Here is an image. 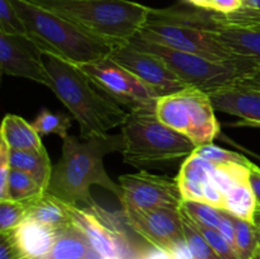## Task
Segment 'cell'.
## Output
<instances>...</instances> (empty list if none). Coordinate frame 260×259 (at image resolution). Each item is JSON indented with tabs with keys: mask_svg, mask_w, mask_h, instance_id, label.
Returning <instances> with one entry per match:
<instances>
[{
	"mask_svg": "<svg viewBox=\"0 0 260 259\" xmlns=\"http://www.w3.org/2000/svg\"><path fill=\"white\" fill-rule=\"evenodd\" d=\"M212 10L197 7L194 9L179 7L150 9L146 23L137 36L174 50L194 53L231 66L243 75L255 70L259 65L236 57L216 40L212 32Z\"/></svg>",
	"mask_w": 260,
	"mask_h": 259,
	"instance_id": "7a4b0ae2",
	"label": "cell"
},
{
	"mask_svg": "<svg viewBox=\"0 0 260 259\" xmlns=\"http://www.w3.org/2000/svg\"><path fill=\"white\" fill-rule=\"evenodd\" d=\"M235 83L244 86H249V88L259 89L260 90V66H258V68H256L255 70L251 71V73L240 76Z\"/></svg>",
	"mask_w": 260,
	"mask_h": 259,
	"instance_id": "74e56055",
	"label": "cell"
},
{
	"mask_svg": "<svg viewBox=\"0 0 260 259\" xmlns=\"http://www.w3.org/2000/svg\"><path fill=\"white\" fill-rule=\"evenodd\" d=\"M234 223L235 251L240 259H251L260 246V222H249L234 216Z\"/></svg>",
	"mask_w": 260,
	"mask_h": 259,
	"instance_id": "d4e9b609",
	"label": "cell"
},
{
	"mask_svg": "<svg viewBox=\"0 0 260 259\" xmlns=\"http://www.w3.org/2000/svg\"><path fill=\"white\" fill-rule=\"evenodd\" d=\"M215 164L193 152L183 161L179 174L175 178L182 193L183 201L205 202V192L212 182V170Z\"/></svg>",
	"mask_w": 260,
	"mask_h": 259,
	"instance_id": "ac0fdd59",
	"label": "cell"
},
{
	"mask_svg": "<svg viewBox=\"0 0 260 259\" xmlns=\"http://www.w3.org/2000/svg\"><path fill=\"white\" fill-rule=\"evenodd\" d=\"M70 22L114 47L129 42L146 23L151 8L129 0H24Z\"/></svg>",
	"mask_w": 260,
	"mask_h": 259,
	"instance_id": "277c9868",
	"label": "cell"
},
{
	"mask_svg": "<svg viewBox=\"0 0 260 259\" xmlns=\"http://www.w3.org/2000/svg\"><path fill=\"white\" fill-rule=\"evenodd\" d=\"M27 201L0 200V233L14 230L27 220Z\"/></svg>",
	"mask_w": 260,
	"mask_h": 259,
	"instance_id": "83f0119b",
	"label": "cell"
},
{
	"mask_svg": "<svg viewBox=\"0 0 260 259\" xmlns=\"http://www.w3.org/2000/svg\"><path fill=\"white\" fill-rule=\"evenodd\" d=\"M212 4V12L229 14V13L236 12L243 7L241 0H211Z\"/></svg>",
	"mask_w": 260,
	"mask_h": 259,
	"instance_id": "d590c367",
	"label": "cell"
},
{
	"mask_svg": "<svg viewBox=\"0 0 260 259\" xmlns=\"http://www.w3.org/2000/svg\"><path fill=\"white\" fill-rule=\"evenodd\" d=\"M193 222H194V221H193ZM194 223L198 228V230L201 231V234L205 236L206 240L208 241V244L212 246L213 250L216 251V254H217L221 259H240L239 258L238 253L235 251V249L229 244V241L223 238L222 234H221L217 229L200 225V223L197 222Z\"/></svg>",
	"mask_w": 260,
	"mask_h": 259,
	"instance_id": "1f68e13d",
	"label": "cell"
},
{
	"mask_svg": "<svg viewBox=\"0 0 260 259\" xmlns=\"http://www.w3.org/2000/svg\"><path fill=\"white\" fill-rule=\"evenodd\" d=\"M193 152L197 154L198 156L203 157L205 160H207V161L217 165L240 164L245 165V167H251V164H253L250 160H248L243 155L238 154L235 151H230V150H225L220 146H216L213 142L212 144L198 146Z\"/></svg>",
	"mask_w": 260,
	"mask_h": 259,
	"instance_id": "f546056e",
	"label": "cell"
},
{
	"mask_svg": "<svg viewBox=\"0 0 260 259\" xmlns=\"http://www.w3.org/2000/svg\"><path fill=\"white\" fill-rule=\"evenodd\" d=\"M2 141L10 149L28 150V151H45L42 136L37 132L35 126L28 123L24 118L15 114H7L3 119Z\"/></svg>",
	"mask_w": 260,
	"mask_h": 259,
	"instance_id": "44dd1931",
	"label": "cell"
},
{
	"mask_svg": "<svg viewBox=\"0 0 260 259\" xmlns=\"http://www.w3.org/2000/svg\"><path fill=\"white\" fill-rule=\"evenodd\" d=\"M250 183L253 185L254 193L256 197V215L255 222H260V168L255 164H251L250 167Z\"/></svg>",
	"mask_w": 260,
	"mask_h": 259,
	"instance_id": "8d00e7d4",
	"label": "cell"
},
{
	"mask_svg": "<svg viewBox=\"0 0 260 259\" xmlns=\"http://www.w3.org/2000/svg\"><path fill=\"white\" fill-rule=\"evenodd\" d=\"M0 259H22L10 231L0 233Z\"/></svg>",
	"mask_w": 260,
	"mask_h": 259,
	"instance_id": "836d02e7",
	"label": "cell"
},
{
	"mask_svg": "<svg viewBox=\"0 0 260 259\" xmlns=\"http://www.w3.org/2000/svg\"><path fill=\"white\" fill-rule=\"evenodd\" d=\"M222 210L241 220L255 222L256 197L250 183V175L236 182L226 193Z\"/></svg>",
	"mask_w": 260,
	"mask_h": 259,
	"instance_id": "7402d4cb",
	"label": "cell"
},
{
	"mask_svg": "<svg viewBox=\"0 0 260 259\" xmlns=\"http://www.w3.org/2000/svg\"><path fill=\"white\" fill-rule=\"evenodd\" d=\"M78 66L102 93L129 111L155 106L159 98L152 89L109 56Z\"/></svg>",
	"mask_w": 260,
	"mask_h": 259,
	"instance_id": "9c48e42d",
	"label": "cell"
},
{
	"mask_svg": "<svg viewBox=\"0 0 260 259\" xmlns=\"http://www.w3.org/2000/svg\"><path fill=\"white\" fill-rule=\"evenodd\" d=\"M243 5L244 7L253 8V9H260V0H246Z\"/></svg>",
	"mask_w": 260,
	"mask_h": 259,
	"instance_id": "b9f144b4",
	"label": "cell"
},
{
	"mask_svg": "<svg viewBox=\"0 0 260 259\" xmlns=\"http://www.w3.org/2000/svg\"><path fill=\"white\" fill-rule=\"evenodd\" d=\"M9 146L0 142V200H8V179H9Z\"/></svg>",
	"mask_w": 260,
	"mask_h": 259,
	"instance_id": "d6a6232c",
	"label": "cell"
},
{
	"mask_svg": "<svg viewBox=\"0 0 260 259\" xmlns=\"http://www.w3.org/2000/svg\"><path fill=\"white\" fill-rule=\"evenodd\" d=\"M129 42L140 50L159 56L188 88L201 89L207 94L231 85L243 76V73L231 66L151 42L137 35Z\"/></svg>",
	"mask_w": 260,
	"mask_h": 259,
	"instance_id": "ba28073f",
	"label": "cell"
},
{
	"mask_svg": "<svg viewBox=\"0 0 260 259\" xmlns=\"http://www.w3.org/2000/svg\"><path fill=\"white\" fill-rule=\"evenodd\" d=\"M251 259H260V246L256 249L255 253H254V255L251 256Z\"/></svg>",
	"mask_w": 260,
	"mask_h": 259,
	"instance_id": "7bdbcfd3",
	"label": "cell"
},
{
	"mask_svg": "<svg viewBox=\"0 0 260 259\" xmlns=\"http://www.w3.org/2000/svg\"><path fill=\"white\" fill-rule=\"evenodd\" d=\"M109 57L137 76L159 98L188 88L159 56L140 50L131 42L114 46Z\"/></svg>",
	"mask_w": 260,
	"mask_h": 259,
	"instance_id": "7c38bea8",
	"label": "cell"
},
{
	"mask_svg": "<svg viewBox=\"0 0 260 259\" xmlns=\"http://www.w3.org/2000/svg\"><path fill=\"white\" fill-rule=\"evenodd\" d=\"M45 193H47V190L36 179V177L23 170L10 168L8 179V200L27 201Z\"/></svg>",
	"mask_w": 260,
	"mask_h": 259,
	"instance_id": "cb8c5ba5",
	"label": "cell"
},
{
	"mask_svg": "<svg viewBox=\"0 0 260 259\" xmlns=\"http://www.w3.org/2000/svg\"><path fill=\"white\" fill-rule=\"evenodd\" d=\"M180 206L184 208L185 212L192 217L194 222L217 229V230L220 228L221 217H222L221 208L213 207L205 202H197V201H183Z\"/></svg>",
	"mask_w": 260,
	"mask_h": 259,
	"instance_id": "f1b7e54d",
	"label": "cell"
},
{
	"mask_svg": "<svg viewBox=\"0 0 260 259\" xmlns=\"http://www.w3.org/2000/svg\"><path fill=\"white\" fill-rule=\"evenodd\" d=\"M43 259H103V256L93 248L83 229L74 221L57 230L53 246Z\"/></svg>",
	"mask_w": 260,
	"mask_h": 259,
	"instance_id": "d6986e66",
	"label": "cell"
},
{
	"mask_svg": "<svg viewBox=\"0 0 260 259\" xmlns=\"http://www.w3.org/2000/svg\"><path fill=\"white\" fill-rule=\"evenodd\" d=\"M46 57L51 90L76 119L81 139L104 135L123 124L128 112L102 93L78 65L55 56Z\"/></svg>",
	"mask_w": 260,
	"mask_h": 259,
	"instance_id": "3957f363",
	"label": "cell"
},
{
	"mask_svg": "<svg viewBox=\"0 0 260 259\" xmlns=\"http://www.w3.org/2000/svg\"><path fill=\"white\" fill-rule=\"evenodd\" d=\"M210 95L197 88H185L157 98L155 112L160 121L187 136L196 146L212 144L220 123Z\"/></svg>",
	"mask_w": 260,
	"mask_h": 259,
	"instance_id": "52a82bcc",
	"label": "cell"
},
{
	"mask_svg": "<svg viewBox=\"0 0 260 259\" xmlns=\"http://www.w3.org/2000/svg\"><path fill=\"white\" fill-rule=\"evenodd\" d=\"M118 180L123 213L144 212L161 206H180L183 202L177 179L140 170L135 174L121 175Z\"/></svg>",
	"mask_w": 260,
	"mask_h": 259,
	"instance_id": "30bf717a",
	"label": "cell"
},
{
	"mask_svg": "<svg viewBox=\"0 0 260 259\" xmlns=\"http://www.w3.org/2000/svg\"><path fill=\"white\" fill-rule=\"evenodd\" d=\"M180 213H182L183 231L188 246L192 251L193 259H221L182 206H180Z\"/></svg>",
	"mask_w": 260,
	"mask_h": 259,
	"instance_id": "484cf974",
	"label": "cell"
},
{
	"mask_svg": "<svg viewBox=\"0 0 260 259\" xmlns=\"http://www.w3.org/2000/svg\"><path fill=\"white\" fill-rule=\"evenodd\" d=\"M62 155L52 167L47 193L76 207H93L91 185H99L113 193L121 202L122 189L106 172L104 156L111 152H123L122 134L96 135L79 140L75 136L62 139Z\"/></svg>",
	"mask_w": 260,
	"mask_h": 259,
	"instance_id": "6da1fadb",
	"label": "cell"
},
{
	"mask_svg": "<svg viewBox=\"0 0 260 259\" xmlns=\"http://www.w3.org/2000/svg\"><path fill=\"white\" fill-rule=\"evenodd\" d=\"M233 126L236 127H255V128H260V122H249V121H244V119H240L236 123H234Z\"/></svg>",
	"mask_w": 260,
	"mask_h": 259,
	"instance_id": "60d3db41",
	"label": "cell"
},
{
	"mask_svg": "<svg viewBox=\"0 0 260 259\" xmlns=\"http://www.w3.org/2000/svg\"><path fill=\"white\" fill-rule=\"evenodd\" d=\"M9 165L13 169L27 172L36 177L46 190L52 173V165L47 151H28V150H14L9 147Z\"/></svg>",
	"mask_w": 260,
	"mask_h": 259,
	"instance_id": "603a6c76",
	"label": "cell"
},
{
	"mask_svg": "<svg viewBox=\"0 0 260 259\" xmlns=\"http://www.w3.org/2000/svg\"><path fill=\"white\" fill-rule=\"evenodd\" d=\"M222 217H221V223L218 231L222 234L223 238L229 241L231 246L235 249V223H234V216L228 211L222 210Z\"/></svg>",
	"mask_w": 260,
	"mask_h": 259,
	"instance_id": "e575fe53",
	"label": "cell"
},
{
	"mask_svg": "<svg viewBox=\"0 0 260 259\" xmlns=\"http://www.w3.org/2000/svg\"><path fill=\"white\" fill-rule=\"evenodd\" d=\"M22 259H43L53 246L57 230L33 220H25L10 231Z\"/></svg>",
	"mask_w": 260,
	"mask_h": 259,
	"instance_id": "e0dca14e",
	"label": "cell"
},
{
	"mask_svg": "<svg viewBox=\"0 0 260 259\" xmlns=\"http://www.w3.org/2000/svg\"><path fill=\"white\" fill-rule=\"evenodd\" d=\"M71 212L75 223L83 229L93 248L103 258L140 259L141 253L135 250L123 229L98 205L93 207L71 206Z\"/></svg>",
	"mask_w": 260,
	"mask_h": 259,
	"instance_id": "8fae6325",
	"label": "cell"
},
{
	"mask_svg": "<svg viewBox=\"0 0 260 259\" xmlns=\"http://www.w3.org/2000/svg\"><path fill=\"white\" fill-rule=\"evenodd\" d=\"M140 259H173V256L168 251L152 246V248L147 249L146 251L141 253Z\"/></svg>",
	"mask_w": 260,
	"mask_h": 259,
	"instance_id": "f35d334b",
	"label": "cell"
},
{
	"mask_svg": "<svg viewBox=\"0 0 260 259\" xmlns=\"http://www.w3.org/2000/svg\"><path fill=\"white\" fill-rule=\"evenodd\" d=\"M126 223L155 248L169 251L185 239L180 206L170 205L144 212L123 213Z\"/></svg>",
	"mask_w": 260,
	"mask_h": 259,
	"instance_id": "4fadbf2b",
	"label": "cell"
},
{
	"mask_svg": "<svg viewBox=\"0 0 260 259\" xmlns=\"http://www.w3.org/2000/svg\"><path fill=\"white\" fill-rule=\"evenodd\" d=\"M208 95L216 111L238 116L244 121L260 122L259 89L234 83Z\"/></svg>",
	"mask_w": 260,
	"mask_h": 259,
	"instance_id": "2e32d148",
	"label": "cell"
},
{
	"mask_svg": "<svg viewBox=\"0 0 260 259\" xmlns=\"http://www.w3.org/2000/svg\"><path fill=\"white\" fill-rule=\"evenodd\" d=\"M241 2H243V4H244V3H245V2H246V0H241Z\"/></svg>",
	"mask_w": 260,
	"mask_h": 259,
	"instance_id": "f6af8a7d",
	"label": "cell"
},
{
	"mask_svg": "<svg viewBox=\"0 0 260 259\" xmlns=\"http://www.w3.org/2000/svg\"><path fill=\"white\" fill-rule=\"evenodd\" d=\"M41 55L43 53L24 36H10L0 32L2 73L29 79L51 89L52 81Z\"/></svg>",
	"mask_w": 260,
	"mask_h": 259,
	"instance_id": "5bb4252c",
	"label": "cell"
},
{
	"mask_svg": "<svg viewBox=\"0 0 260 259\" xmlns=\"http://www.w3.org/2000/svg\"><path fill=\"white\" fill-rule=\"evenodd\" d=\"M0 32L10 36H27V29L9 0H0Z\"/></svg>",
	"mask_w": 260,
	"mask_h": 259,
	"instance_id": "4dcf8cb0",
	"label": "cell"
},
{
	"mask_svg": "<svg viewBox=\"0 0 260 259\" xmlns=\"http://www.w3.org/2000/svg\"><path fill=\"white\" fill-rule=\"evenodd\" d=\"M212 32L233 55L260 66V25L226 18L213 12Z\"/></svg>",
	"mask_w": 260,
	"mask_h": 259,
	"instance_id": "9a60e30c",
	"label": "cell"
},
{
	"mask_svg": "<svg viewBox=\"0 0 260 259\" xmlns=\"http://www.w3.org/2000/svg\"><path fill=\"white\" fill-rule=\"evenodd\" d=\"M32 124L41 136L55 134L61 139H65L69 136L68 131L71 126V118L63 113H53L43 109Z\"/></svg>",
	"mask_w": 260,
	"mask_h": 259,
	"instance_id": "4316f807",
	"label": "cell"
},
{
	"mask_svg": "<svg viewBox=\"0 0 260 259\" xmlns=\"http://www.w3.org/2000/svg\"><path fill=\"white\" fill-rule=\"evenodd\" d=\"M28 220L37 221L53 230H61L74 222L71 205L50 193L27 200Z\"/></svg>",
	"mask_w": 260,
	"mask_h": 259,
	"instance_id": "ffe728a7",
	"label": "cell"
},
{
	"mask_svg": "<svg viewBox=\"0 0 260 259\" xmlns=\"http://www.w3.org/2000/svg\"><path fill=\"white\" fill-rule=\"evenodd\" d=\"M190 4L194 5L197 8H202L206 10H212V4H211V0H187Z\"/></svg>",
	"mask_w": 260,
	"mask_h": 259,
	"instance_id": "ab89813d",
	"label": "cell"
},
{
	"mask_svg": "<svg viewBox=\"0 0 260 259\" xmlns=\"http://www.w3.org/2000/svg\"><path fill=\"white\" fill-rule=\"evenodd\" d=\"M123 161L136 168L170 165L187 159L197 146L180 132L162 123L155 106L129 111L122 124Z\"/></svg>",
	"mask_w": 260,
	"mask_h": 259,
	"instance_id": "8992f818",
	"label": "cell"
},
{
	"mask_svg": "<svg viewBox=\"0 0 260 259\" xmlns=\"http://www.w3.org/2000/svg\"><path fill=\"white\" fill-rule=\"evenodd\" d=\"M22 18L25 37L45 56L65 60L75 65L95 62L108 57L113 46L91 37L63 18L24 0H9Z\"/></svg>",
	"mask_w": 260,
	"mask_h": 259,
	"instance_id": "5b68a950",
	"label": "cell"
},
{
	"mask_svg": "<svg viewBox=\"0 0 260 259\" xmlns=\"http://www.w3.org/2000/svg\"><path fill=\"white\" fill-rule=\"evenodd\" d=\"M103 259H118V258H103Z\"/></svg>",
	"mask_w": 260,
	"mask_h": 259,
	"instance_id": "ee69618b",
	"label": "cell"
}]
</instances>
